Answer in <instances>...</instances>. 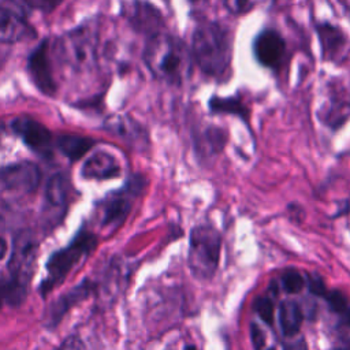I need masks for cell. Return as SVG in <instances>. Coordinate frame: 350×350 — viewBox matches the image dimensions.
<instances>
[{
  "label": "cell",
  "instance_id": "cell-14",
  "mask_svg": "<svg viewBox=\"0 0 350 350\" xmlns=\"http://www.w3.org/2000/svg\"><path fill=\"white\" fill-rule=\"evenodd\" d=\"M12 130L22 138L25 145H27L31 150L49 156L53 145V135L48 130L46 126L40 123L31 118H16L11 123Z\"/></svg>",
  "mask_w": 350,
  "mask_h": 350
},
{
  "label": "cell",
  "instance_id": "cell-20",
  "mask_svg": "<svg viewBox=\"0 0 350 350\" xmlns=\"http://www.w3.org/2000/svg\"><path fill=\"white\" fill-rule=\"evenodd\" d=\"M56 148L64 154L70 161H77L82 159L96 144L90 137L75 135V134H63L56 138Z\"/></svg>",
  "mask_w": 350,
  "mask_h": 350
},
{
  "label": "cell",
  "instance_id": "cell-30",
  "mask_svg": "<svg viewBox=\"0 0 350 350\" xmlns=\"http://www.w3.org/2000/svg\"><path fill=\"white\" fill-rule=\"evenodd\" d=\"M308 286H309V291L317 297H323L327 294V288L325 284L323 282V279L320 276L316 275H309L308 279Z\"/></svg>",
  "mask_w": 350,
  "mask_h": 350
},
{
  "label": "cell",
  "instance_id": "cell-36",
  "mask_svg": "<svg viewBox=\"0 0 350 350\" xmlns=\"http://www.w3.org/2000/svg\"><path fill=\"white\" fill-rule=\"evenodd\" d=\"M185 350H197V349H196L193 345H187V346L185 347Z\"/></svg>",
  "mask_w": 350,
  "mask_h": 350
},
{
  "label": "cell",
  "instance_id": "cell-34",
  "mask_svg": "<svg viewBox=\"0 0 350 350\" xmlns=\"http://www.w3.org/2000/svg\"><path fill=\"white\" fill-rule=\"evenodd\" d=\"M345 319H346V323L350 325V308H347L346 310H345Z\"/></svg>",
  "mask_w": 350,
  "mask_h": 350
},
{
  "label": "cell",
  "instance_id": "cell-35",
  "mask_svg": "<svg viewBox=\"0 0 350 350\" xmlns=\"http://www.w3.org/2000/svg\"><path fill=\"white\" fill-rule=\"evenodd\" d=\"M187 1H189L190 5H200V4H202L206 0H187Z\"/></svg>",
  "mask_w": 350,
  "mask_h": 350
},
{
  "label": "cell",
  "instance_id": "cell-31",
  "mask_svg": "<svg viewBox=\"0 0 350 350\" xmlns=\"http://www.w3.org/2000/svg\"><path fill=\"white\" fill-rule=\"evenodd\" d=\"M250 338H252V343L256 350H261L264 347L265 335H264V331L256 323H253L250 325Z\"/></svg>",
  "mask_w": 350,
  "mask_h": 350
},
{
  "label": "cell",
  "instance_id": "cell-5",
  "mask_svg": "<svg viewBox=\"0 0 350 350\" xmlns=\"http://www.w3.org/2000/svg\"><path fill=\"white\" fill-rule=\"evenodd\" d=\"M145 186V179L142 176H133L129 182L119 190L108 194L98 204L100 224L104 230L109 232L119 228L127 219L134 201Z\"/></svg>",
  "mask_w": 350,
  "mask_h": 350
},
{
  "label": "cell",
  "instance_id": "cell-4",
  "mask_svg": "<svg viewBox=\"0 0 350 350\" xmlns=\"http://www.w3.org/2000/svg\"><path fill=\"white\" fill-rule=\"evenodd\" d=\"M221 237L209 224H200L191 230L189 246V268L193 276L200 280L211 279L220 260Z\"/></svg>",
  "mask_w": 350,
  "mask_h": 350
},
{
  "label": "cell",
  "instance_id": "cell-33",
  "mask_svg": "<svg viewBox=\"0 0 350 350\" xmlns=\"http://www.w3.org/2000/svg\"><path fill=\"white\" fill-rule=\"evenodd\" d=\"M7 254V242L0 237V260Z\"/></svg>",
  "mask_w": 350,
  "mask_h": 350
},
{
  "label": "cell",
  "instance_id": "cell-32",
  "mask_svg": "<svg viewBox=\"0 0 350 350\" xmlns=\"http://www.w3.org/2000/svg\"><path fill=\"white\" fill-rule=\"evenodd\" d=\"M283 350H308V346L304 339H297V340L287 343Z\"/></svg>",
  "mask_w": 350,
  "mask_h": 350
},
{
  "label": "cell",
  "instance_id": "cell-23",
  "mask_svg": "<svg viewBox=\"0 0 350 350\" xmlns=\"http://www.w3.org/2000/svg\"><path fill=\"white\" fill-rule=\"evenodd\" d=\"M27 294V287L18 284L10 278L0 279V309L5 305L16 306L23 302Z\"/></svg>",
  "mask_w": 350,
  "mask_h": 350
},
{
  "label": "cell",
  "instance_id": "cell-6",
  "mask_svg": "<svg viewBox=\"0 0 350 350\" xmlns=\"http://www.w3.org/2000/svg\"><path fill=\"white\" fill-rule=\"evenodd\" d=\"M122 16L139 34L146 38L163 33L165 21L161 11L146 0H127L120 7Z\"/></svg>",
  "mask_w": 350,
  "mask_h": 350
},
{
  "label": "cell",
  "instance_id": "cell-3",
  "mask_svg": "<svg viewBox=\"0 0 350 350\" xmlns=\"http://www.w3.org/2000/svg\"><path fill=\"white\" fill-rule=\"evenodd\" d=\"M96 246L97 237L82 228L70 243L53 252L46 261V275L40 284L41 295L46 297L55 287L60 286L67 276L94 252Z\"/></svg>",
  "mask_w": 350,
  "mask_h": 350
},
{
  "label": "cell",
  "instance_id": "cell-19",
  "mask_svg": "<svg viewBox=\"0 0 350 350\" xmlns=\"http://www.w3.org/2000/svg\"><path fill=\"white\" fill-rule=\"evenodd\" d=\"M208 108L212 113H221V115H234L242 119L245 123L249 124L250 120V109L243 103V100L238 96H217L213 94L208 100Z\"/></svg>",
  "mask_w": 350,
  "mask_h": 350
},
{
  "label": "cell",
  "instance_id": "cell-27",
  "mask_svg": "<svg viewBox=\"0 0 350 350\" xmlns=\"http://www.w3.org/2000/svg\"><path fill=\"white\" fill-rule=\"evenodd\" d=\"M224 5L232 15H243L254 7V0H224Z\"/></svg>",
  "mask_w": 350,
  "mask_h": 350
},
{
  "label": "cell",
  "instance_id": "cell-22",
  "mask_svg": "<svg viewBox=\"0 0 350 350\" xmlns=\"http://www.w3.org/2000/svg\"><path fill=\"white\" fill-rule=\"evenodd\" d=\"M70 193V185L63 174L52 175L45 185V200L53 206H66Z\"/></svg>",
  "mask_w": 350,
  "mask_h": 350
},
{
  "label": "cell",
  "instance_id": "cell-9",
  "mask_svg": "<svg viewBox=\"0 0 350 350\" xmlns=\"http://www.w3.org/2000/svg\"><path fill=\"white\" fill-rule=\"evenodd\" d=\"M253 55L261 67L276 71L284 62L287 45L283 36L275 29H262L253 40Z\"/></svg>",
  "mask_w": 350,
  "mask_h": 350
},
{
  "label": "cell",
  "instance_id": "cell-26",
  "mask_svg": "<svg viewBox=\"0 0 350 350\" xmlns=\"http://www.w3.org/2000/svg\"><path fill=\"white\" fill-rule=\"evenodd\" d=\"M324 297L327 298V302L331 306V309L338 312V313H345V310L349 308L347 306V298L339 290H332V291L327 293Z\"/></svg>",
  "mask_w": 350,
  "mask_h": 350
},
{
  "label": "cell",
  "instance_id": "cell-8",
  "mask_svg": "<svg viewBox=\"0 0 350 350\" xmlns=\"http://www.w3.org/2000/svg\"><path fill=\"white\" fill-rule=\"evenodd\" d=\"M60 44L62 53L71 68L75 71H83L93 67L96 51L93 36L88 29H77L70 31Z\"/></svg>",
  "mask_w": 350,
  "mask_h": 350
},
{
  "label": "cell",
  "instance_id": "cell-17",
  "mask_svg": "<svg viewBox=\"0 0 350 350\" xmlns=\"http://www.w3.org/2000/svg\"><path fill=\"white\" fill-rule=\"evenodd\" d=\"M120 171L122 167L112 153L107 150H97L86 159L81 174L85 179L105 180L118 176Z\"/></svg>",
  "mask_w": 350,
  "mask_h": 350
},
{
  "label": "cell",
  "instance_id": "cell-13",
  "mask_svg": "<svg viewBox=\"0 0 350 350\" xmlns=\"http://www.w3.org/2000/svg\"><path fill=\"white\" fill-rule=\"evenodd\" d=\"M27 70L36 88L46 94L53 96L56 92L55 77L49 56V40H42L30 53L27 60Z\"/></svg>",
  "mask_w": 350,
  "mask_h": 350
},
{
  "label": "cell",
  "instance_id": "cell-7",
  "mask_svg": "<svg viewBox=\"0 0 350 350\" xmlns=\"http://www.w3.org/2000/svg\"><path fill=\"white\" fill-rule=\"evenodd\" d=\"M34 29L29 23L25 7L18 0H0V41L19 42L33 38Z\"/></svg>",
  "mask_w": 350,
  "mask_h": 350
},
{
  "label": "cell",
  "instance_id": "cell-25",
  "mask_svg": "<svg viewBox=\"0 0 350 350\" xmlns=\"http://www.w3.org/2000/svg\"><path fill=\"white\" fill-rule=\"evenodd\" d=\"M254 310L256 313L260 316V319L267 323V324H272L273 323V316H275V306L273 302L269 297H258L254 301Z\"/></svg>",
  "mask_w": 350,
  "mask_h": 350
},
{
  "label": "cell",
  "instance_id": "cell-21",
  "mask_svg": "<svg viewBox=\"0 0 350 350\" xmlns=\"http://www.w3.org/2000/svg\"><path fill=\"white\" fill-rule=\"evenodd\" d=\"M304 313L297 301L284 299L279 306V324L286 336L295 335L302 324Z\"/></svg>",
  "mask_w": 350,
  "mask_h": 350
},
{
  "label": "cell",
  "instance_id": "cell-24",
  "mask_svg": "<svg viewBox=\"0 0 350 350\" xmlns=\"http://www.w3.org/2000/svg\"><path fill=\"white\" fill-rule=\"evenodd\" d=\"M282 286L287 293L297 294L305 286V279L297 269H287L282 275Z\"/></svg>",
  "mask_w": 350,
  "mask_h": 350
},
{
  "label": "cell",
  "instance_id": "cell-11",
  "mask_svg": "<svg viewBox=\"0 0 350 350\" xmlns=\"http://www.w3.org/2000/svg\"><path fill=\"white\" fill-rule=\"evenodd\" d=\"M36 256L37 243L27 235L18 237L12 245L11 258L8 262V278L21 286L29 287Z\"/></svg>",
  "mask_w": 350,
  "mask_h": 350
},
{
  "label": "cell",
  "instance_id": "cell-15",
  "mask_svg": "<svg viewBox=\"0 0 350 350\" xmlns=\"http://www.w3.org/2000/svg\"><path fill=\"white\" fill-rule=\"evenodd\" d=\"M314 30L319 38L321 57L325 62H338L343 57L347 48V36L345 31L329 22H317Z\"/></svg>",
  "mask_w": 350,
  "mask_h": 350
},
{
  "label": "cell",
  "instance_id": "cell-10",
  "mask_svg": "<svg viewBox=\"0 0 350 350\" xmlns=\"http://www.w3.org/2000/svg\"><path fill=\"white\" fill-rule=\"evenodd\" d=\"M41 182L40 168L31 161H16L0 167V189L7 191L30 193Z\"/></svg>",
  "mask_w": 350,
  "mask_h": 350
},
{
  "label": "cell",
  "instance_id": "cell-37",
  "mask_svg": "<svg viewBox=\"0 0 350 350\" xmlns=\"http://www.w3.org/2000/svg\"><path fill=\"white\" fill-rule=\"evenodd\" d=\"M336 350H350V349H345V347H342V349H336Z\"/></svg>",
  "mask_w": 350,
  "mask_h": 350
},
{
  "label": "cell",
  "instance_id": "cell-38",
  "mask_svg": "<svg viewBox=\"0 0 350 350\" xmlns=\"http://www.w3.org/2000/svg\"><path fill=\"white\" fill-rule=\"evenodd\" d=\"M268 350H275V349H268Z\"/></svg>",
  "mask_w": 350,
  "mask_h": 350
},
{
  "label": "cell",
  "instance_id": "cell-2",
  "mask_svg": "<svg viewBox=\"0 0 350 350\" xmlns=\"http://www.w3.org/2000/svg\"><path fill=\"white\" fill-rule=\"evenodd\" d=\"M190 57L180 40L160 33L148 38L144 51V60L150 72L171 85H180L189 72Z\"/></svg>",
  "mask_w": 350,
  "mask_h": 350
},
{
  "label": "cell",
  "instance_id": "cell-28",
  "mask_svg": "<svg viewBox=\"0 0 350 350\" xmlns=\"http://www.w3.org/2000/svg\"><path fill=\"white\" fill-rule=\"evenodd\" d=\"M33 10H38L42 12H51L57 8L64 0H23Z\"/></svg>",
  "mask_w": 350,
  "mask_h": 350
},
{
  "label": "cell",
  "instance_id": "cell-29",
  "mask_svg": "<svg viewBox=\"0 0 350 350\" xmlns=\"http://www.w3.org/2000/svg\"><path fill=\"white\" fill-rule=\"evenodd\" d=\"M53 350H86V346L78 335H70Z\"/></svg>",
  "mask_w": 350,
  "mask_h": 350
},
{
  "label": "cell",
  "instance_id": "cell-18",
  "mask_svg": "<svg viewBox=\"0 0 350 350\" xmlns=\"http://www.w3.org/2000/svg\"><path fill=\"white\" fill-rule=\"evenodd\" d=\"M105 129L108 133H112L130 144H142L146 141L145 130L127 116H113L108 119L105 122Z\"/></svg>",
  "mask_w": 350,
  "mask_h": 350
},
{
  "label": "cell",
  "instance_id": "cell-16",
  "mask_svg": "<svg viewBox=\"0 0 350 350\" xmlns=\"http://www.w3.org/2000/svg\"><path fill=\"white\" fill-rule=\"evenodd\" d=\"M94 286L92 282L89 280H83L81 282L78 286L72 287L71 290H68L67 293H64L63 295H60L48 309L45 313V325L52 328L56 327L60 320L63 319V316L72 308L75 306L78 302H81L82 299L88 298L90 295V293L93 291Z\"/></svg>",
  "mask_w": 350,
  "mask_h": 350
},
{
  "label": "cell",
  "instance_id": "cell-12",
  "mask_svg": "<svg viewBox=\"0 0 350 350\" xmlns=\"http://www.w3.org/2000/svg\"><path fill=\"white\" fill-rule=\"evenodd\" d=\"M321 122L336 130L342 127L350 116V92L338 79L328 83V98L321 108Z\"/></svg>",
  "mask_w": 350,
  "mask_h": 350
},
{
  "label": "cell",
  "instance_id": "cell-1",
  "mask_svg": "<svg viewBox=\"0 0 350 350\" xmlns=\"http://www.w3.org/2000/svg\"><path fill=\"white\" fill-rule=\"evenodd\" d=\"M190 53L193 62L206 77L226 81L231 72V31L216 21L200 22L191 33Z\"/></svg>",
  "mask_w": 350,
  "mask_h": 350
}]
</instances>
